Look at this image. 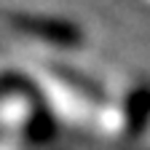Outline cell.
I'll return each mask as SVG.
<instances>
[{
	"instance_id": "obj_1",
	"label": "cell",
	"mask_w": 150,
	"mask_h": 150,
	"mask_svg": "<svg viewBox=\"0 0 150 150\" xmlns=\"http://www.w3.org/2000/svg\"><path fill=\"white\" fill-rule=\"evenodd\" d=\"M3 19L11 24V30H16L19 35H27L32 40L40 43H51V46H62V48H72L81 43V32L75 24L62 22L54 16H43V13H27V11H6Z\"/></svg>"
}]
</instances>
